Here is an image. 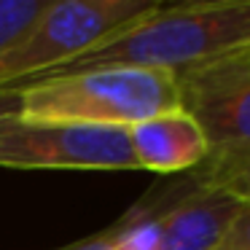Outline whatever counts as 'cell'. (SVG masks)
Returning <instances> with one entry per match:
<instances>
[{"mask_svg":"<svg viewBox=\"0 0 250 250\" xmlns=\"http://www.w3.org/2000/svg\"><path fill=\"white\" fill-rule=\"evenodd\" d=\"M250 46V0L164 6L143 22L121 30L97 49L43 78L100 67L135 65L169 70L178 78L215 65ZM38 81V78H33Z\"/></svg>","mask_w":250,"mask_h":250,"instance_id":"obj_1","label":"cell"},{"mask_svg":"<svg viewBox=\"0 0 250 250\" xmlns=\"http://www.w3.org/2000/svg\"><path fill=\"white\" fill-rule=\"evenodd\" d=\"M27 121H81L103 126H137L153 116L183 108V83L156 67L116 65L22 83Z\"/></svg>","mask_w":250,"mask_h":250,"instance_id":"obj_2","label":"cell"},{"mask_svg":"<svg viewBox=\"0 0 250 250\" xmlns=\"http://www.w3.org/2000/svg\"><path fill=\"white\" fill-rule=\"evenodd\" d=\"M159 8V0H49L33 27L0 57V89L60 70Z\"/></svg>","mask_w":250,"mask_h":250,"instance_id":"obj_3","label":"cell"},{"mask_svg":"<svg viewBox=\"0 0 250 250\" xmlns=\"http://www.w3.org/2000/svg\"><path fill=\"white\" fill-rule=\"evenodd\" d=\"M0 167L6 169H140L129 129L81 121L14 119L0 126Z\"/></svg>","mask_w":250,"mask_h":250,"instance_id":"obj_4","label":"cell"},{"mask_svg":"<svg viewBox=\"0 0 250 250\" xmlns=\"http://www.w3.org/2000/svg\"><path fill=\"white\" fill-rule=\"evenodd\" d=\"M245 202L212 188L194 191L167 210L126 212L116 223V250H215Z\"/></svg>","mask_w":250,"mask_h":250,"instance_id":"obj_5","label":"cell"},{"mask_svg":"<svg viewBox=\"0 0 250 250\" xmlns=\"http://www.w3.org/2000/svg\"><path fill=\"white\" fill-rule=\"evenodd\" d=\"M183 83V108L199 121L207 137V162L196 178L215 175L250 159V81Z\"/></svg>","mask_w":250,"mask_h":250,"instance_id":"obj_6","label":"cell"},{"mask_svg":"<svg viewBox=\"0 0 250 250\" xmlns=\"http://www.w3.org/2000/svg\"><path fill=\"white\" fill-rule=\"evenodd\" d=\"M129 140L140 169L151 172H186L207 162V137L199 121L186 108L153 116L129 126Z\"/></svg>","mask_w":250,"mask_h":250,"instance_id":"obj_7","label":"cell"},{"mask_svg":"<svg viewBox=\"0 0 250 250\" xmlns=\"http://www.w3.org/2000/svg\"><path fill=\"white\" fill-rule=\"evenodd\" d=\"M49 0H0V57L43 14Z\"/></svg>","mask_w":250,"mask_h":250,"instance_id":"obj_8","label":"cell"},{"mask_svg":"<svg viewBox=\"0 0 250 250\" xmlns=\"http://www.w3.org/2000/svg\"><path fill=\"white\" fill-rule=\"evenodd\" d=\"M180 81H196V83H237L250 81V46L231 57H223L215 65H207L196 73H188Z\"/></svg>","mask_w":250,"mask_h":250,"instance_id":"obj_9","label":"cell"},{"mask_svg":"<svg viewBox=\"0 0 250 250\" xmlns=\"http://www.w3.org/2000/svg\"><path fill=\"white\" fill-rule=\"evenodd\" d=\"M194 186H202V188H212L221 191V194H229L234 199L250 202V159L237 167L221 169L215 175H205V178H194Z\"/></svg>","mask_w":250,"mask_h":250,"instance_id":"obj_10","label":"cell"},{"mask_svg":"<svg viewBox=\"0 0 250 250\" xmlns=\"http://www.w3.org/2000/svg\"><path fill=\"white\" fill-rule=\"evenodd\" d=\"M215 250H250V202H245Z\"/></svg>","mask_w":250,"mask_h":250,"instance_id":"obj_11","label":"cell"},{"mask_svg":"<svg viewBox=\"0 0 250 250\" xmlns=\"http://www.w3.org/2000/svg\"><path fill=\"white\" fill-rule=\"evenodd\" d=\"M19 113H22V89L19 86L0 89V126L19 119Z\"/></svg>","mask_w":250,"mask_h":250,"instance_id":"obj_12","label":"cell"},{"mask_svg":"<svg viewBox=\"0 0 250 250\" xmlns=\"http://www.w3.org/2000/svg\"><path fill=\"white\" fill-rule=\"evenodd\" d=\"M113 234H116V226H110L108 231L97 234L92 239H78L73 245H65V248H54V250H116L113 248Z\"/></svg>","mask_w":250,"mask_h":250,"instance_id":"obj_13","label":"cell"}]
</instances>
